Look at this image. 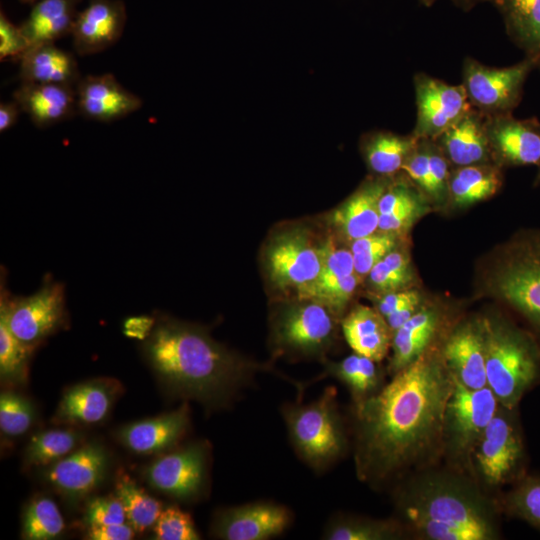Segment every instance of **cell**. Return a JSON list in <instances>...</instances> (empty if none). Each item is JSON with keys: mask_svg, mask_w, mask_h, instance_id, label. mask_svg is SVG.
Here are the masks:
<instances>
[{"mask_svg": "<svg viewBox=\"0 0 540 540\" xmlns=\"http://www.w3.org/2000/svg\"><path fill=\"white\" fill-rule=\"evenodd\" d=\"M444 335L353 408L354 463L361 482L394 486L441 464L444 412L454 384L442 355Z\"/></svg>", "mask_w": 540, "mask_h": 540, "instance_id": "obj_1", "label": "cell"}, {"mask_svg": "<svg viewBox=\"0 0 540 540\" xmlns=\"http://www.w3.org/2000/svg\"><path fill=\"white\" fill-rule=\"evenodd\" d=\"M23 4L33 5L37 0H19Z\"/></svg>", "mask_w": 540, "mask_h": 540, "instance_id": "obj_53", "label": "cell"}, {"mask_svg": "<svg viewBox=\"0 0 540 540\" xmlns=\"http://www.w3.org/2000/svg\"><path fill=\"white\" fill-rule=\"evenodd\" d=\"M367 278L371 288L381 295L404 290L413 279L409 255L396 247L374 265Z\"/></svg>", "mask_w": 540, "mask_h": 540, "instance_id": "obj_38", "label": "cell"}, {"mask_svg": "<svg viewBox=\"0 0 540 540\" xmlns=\"http://www.w3.org/2000/svg\"><path fill=\"white\" fill-rule=\"evenodd\" d=\"M488 294L516 312L540 344V229L518 231L496 253Z\"/></svg>", "mask_w": 540, "mask_h": 540, "instance_id": "obj_5", "label": "cell"}, {"mask_svg": "<svg viewBox=\"0 0 540 540\" xmlns=\"http://www.w3.org/2000/svg\"><path fill=\"white\" fill-rule=\"evenodd\" d=\"M378 364L379 362L354 352L337 362L325 361L324 372L314 382L325 376L337 379L347 387L353 408H356L385 385L384 373Z\"/></svg>", "mask_w": 540, "mask_h": 540, "instance_id": "obj_31", "label": "cell"}, {"mask_svg": "<svg viewBox=\"0 0 540 540\" xmlns=\"http://www.w3.org/2000/svg\"><path fill=\"white\" fill-rule=\"evenodd\" d=\"M20 107L16 101L2 102L0 104V132H5L17 123Z\"/></svg>", "mask_w": 540, "mask_h": 540, "instance_id": "obj_50", "label": "cell"}, {"mask_svg": "<svg viewBox=\"0 0 540 540\" xmlns=\"http://www.w3.org/2000/svg\"><path fill=\"white\" fill-rule=\"evenodd\" d=\"M291 522L290 511L272 502H254L222 510L215 535L225 540H265L280 535Z\"/></svg>", "mask_w": 540, "mask_h": 540, "instance_id": "obj_17", "label": "cell"}, {"mask_svg": "<svg viewBox=\"0 0 540 540\" xmlns=\"http://www.w3.org/2000/svg\"><path fill=\"white\" fill-rule=\"evenodd\" d=\"M536 66L529 58L508 67H489L473 58L463 62L462 85L470 105L487 116L512 114Z\"/></svg>", "mask_w": 540, "mask_h": 540, "instance_id": "obj_10", "label": "cell"}, {"mask_svg": "<svg viewBox=\"0 0 540 540\" xmlns=\"http://www.w3.org/2000/svg\"><path fill=\"white\" fill-rule=\"evenodd\" d=\"M502 167L494 163L455 167L448 182V197L465 207L496 194L502 187Z\"/></svg>", "mask_w": 540, "mask_h": 540, "instance_id": "obj_32", "label": "cell"}, {"mask_svg": "<svg viewBox=\"0 0 540 540\" xmlns=\"http://www.w3.org/2000/svg\"><path fill=\"white\" fill-rule=\"evenodd\" d=\"M328 540H401L409 539L403 524L395 517L375 519L339 514L331 519L323 533Z\"/></svg>", "mask_w": 540, "mask_h": 540, "instance_id": "obj_33", "label": "cell"}, {"mask_svg": "<svg viewBox=\"0 0 540 540\" xmlns=\"http://www.w3.org/2000/svg\"><path fill=\"white\" fill-rule=\"evenodd\" d=\"M337 317L320 302L299 300L285 307L274 319L275 345L289 353L321 356L334 342Z\"/></svg>", "mask_w": 540, "mask_h": 540, "instance_id": "obj_11", "label": "cell"}, {"mask_svg": "<svg viewBox=\"0 0 540 540\" xmlns=\"http://www.w3.org/2000/svg\"><path fill=\"white\" fill-rule=\"evenodd\" d=\"M421 203L405 207L395 212L380 215L378 231L393 233L398 235L411 225L418 212H420Z\"/></svg>", "mask_w": 540, "mask_h": 540, "instance_id": "obj_47", "label": "cell"}, {"mask_svg": "<svg viewBox=\"0 0 540 540\" xmlns=\"http://www.w3.org/2000/svg\"><path fill=\"white\" fill-rule=\"evenodd\" d=\"M64 520L56 503L48 497L35 498L23 516V536L29 540H50L64 530Z\"/></svg>", "mask_w": 540, "mask_h": 540, "instance_id": "obj_39", "label": "cell"}, {"mask_svg": "<svg viewBox=\"0 0 540 540\" xmlns=\"http://www.w3.org/2000/svg\"><path fill=\"white\" fill-rule=\"evenodd\" d=\"M154 532L158 540L200 539L190 515L176 507H169L161 512Z\"/></svg>", "mask_w": 540, "mask_h": 540, "instance_id": "obj_43", "label": "cell"}, {"mask_svg": "<svg viewBox=\"0 0 540 540\" xmlns=\"http://www.w3.org/2000/svg\"><path fill=\"white\" fill-rule=\"evenodd\" d=\"M537 167H538V171L534 179V186L540 185V163Z\"/></svg>", "mask_w": 540, "mask_h": 540, "instance_id": "obj_52", "label": "cell"}, {"mask_svg": "<svg viewBox=\"0 0 540 540\" xmlns=\"http://www.w3.org/2000/svg\"><path fill=\"white\" fill-rule=\"evenodd\" d=\"M115 392L108 381L93 380L75 385L64 393L56 418L70 423H98L108 415Z\"/></svg>", "mask_w": 540, "mask_h": 540, "instance_id": "obj_29", "label": "cell"}, {"mask_svg": "<svg viewBox=\"0 0 540 540\" xmlns=\"http://www.w3.org/2000/svg\"><path fill=\"white\" fill-rule=\"evenodd\" d=\"M189 408L183 404L177 410L122 427L119 441L138 454L160 453L173 447L186 431Z\"/></svg>", "mask_w": 540, "mask_h": 540, "instance_id": "obj_24", "label": "cell"}, {"mask_svg": "<svg viewBox=\"0 0 540 540\" xmlns=\"http://www.w3.org/2000/svg\"><path fill=\"white\" fill-rule=\"evenodd\" d=\"M419 3L425 7H430L434 3H436L438 0H418ZM454 5L459 7L460 9L464 11H469L473 9L476 5L483 3V2H489V0H450Z\"/></svg>", "mask_w": 540, "mask_h": 540, "instance_id": "obj_51", "label": "cell"}, {"mask_svg": "<svg viewBox=\"0 0 540 540\" xmlns=\"http://www.w3.org/2000/svg\"><path fill=\"white\" fill-rule=\"evenodd\" d=\"M155 324L151 317H132L125 321L124 332L130 337L145 339L150 334Z\"/></svg>", "mask_w": 540, "mask_h": 540, "instance_id": "obj_49", "label": "cell"}, {"mask_svg": "<svg viewBox=\"0 0 540 540\" xmlns=\"http://www.w3.org/2000/svg\"><path fill=\"white\" fill-rule=\"evenodd\" d=\"M433 140L448 162L455 167L494 163L487 135L486 115L472 106Z\"/></svg>", "mask_w": 540, "mask_h": 540, "instance_id": "obj_22", "label": "cell"}, {"mask_svg": "<svg viewBox=\"0 0 540 540\" xmlns=\"http://www.w3.org/2000/svg\"><path fill=\"white\" fill-rule=\"evenodd\" d=\"M126 8L121 0H89L78 12L71 32L73 47L80 56L102 52L121 38Z\"/></svg>", "mask_w": 540, "mask_h": 540, "instance_id": "obj_19", "label": "cell"}, {"mask_svg": "<svg viewBox=\"0 0 540 540\" xmlns=\"http://www.w3.org/2000/svg\"><path fill=\"white\" fill-rule=\"evenodd\" d=\"M336 397V388L330 386L310 404H288L283 408L294 450L316 470L337 461L347 449L346 432Z\"/></svg>", "mask_w": 540, "mask_h": 540, "instance_id": "obj_7", "label": "cell"}, {"mask_svg": "<svg viewBox=\"0 0 540 540\" xmlns=\"http://www.w3.org/2000/svg\"><path fill=\"white\" fill-rule=\"evenodd\" d=\"M527 453L518 407L499 406L470 456V475L488 493L524 477Z\"/></svg>", "mask_w": 540, "mask_h": 540, "instance_id": "obj_6", "label": "cell"}, {"mask_svg": "<svg viewBox=\"0 0 540 540\" xmlns=\"http://www.w3.org/2000/svg\"><path fill=\"white\" fill-rule=\"evenodd\" d=\"M387 186L384 180L365 183L330 214L329 222L350 242L377 232L379 200Z\"/></svg>", "mask_w": 540, "mask_h": 540, "instance_id": "obj_25", "label": "cell"}, {"mask_svg": "<svg viewBox=\"0 0 540 540\" xmlns=\"http://www.w3.org/2000/svg\"><path fill=\"white\" fill-rule=\"evenodd\" d=\"M33 348L18 340L0 318V375L4 380L21 382L26 377Z\"/></svg>", "mask_w": 540, "mask_h": 540, "instance_id": "obj_40", "label": "cell"}, {"mask_svg": "<svg viewBox=\"0 0 540 540\" xmlns=\"http://www.w3.org/2000/svg\"><path fill=\"white\" fill-rule=\"evenodd\" d=\"M443 312L433 305L421 307L392 335V355L387 366V374L392 377L417 360L445 330Z\"/></svg>", "mask_w": 540, "mask_h": 540, "instance_id": "obj_21", "label": "cell"}, {"mask_svg": "<svg viewBox=\"0 0 540 540\" xmlns=\"http://www.w3.org/2000/svg\"><path fill=\"white\" fill-rule=\"evenodd\" d=\"M396 519L409 539L497 540L502 513L497 495L467 473L436 465L393 486Z\"/></svg>", "mask_w": 540, "mask_h": 540, "instance_id": "obj_2", "label": "cell"}, {"mask_svg": "<svg viewBox=\"0 0 540 540\" xmlns=\"http://www.w3.org/2000/svg\"><path fill=\"white\" fill-rule=\"evenodd\" d=\"M396 247L397 235L382 231L352 241L350 250L355 272L362 278L367 276L374 265Z\"/></svg>", "mask_w": 540, "mask_h": 540, "instance_id": "obj_41", "label": "cell"}, {"mask_svg": "<svg viewBox=\"0 0 540 540\" xmlns=\"http://www.w3.org/2000/svg\"><path fill=\"white\" fill-rule=\"evenodd\" d=\"M159 378L174 392L205 404H223L268 370L215 341L202 327L162 317L143 346Z\"/></svg>", "mask_w": 540, "mask_h": 540, "instance_id": "obj_3", "label": "cell"}, {"mask_svg": "<svg viewBox=\"0 0 540 540\" xmlns=\"http://www.w3.org/2000/svg\"><path fill=\"white\" fill-rule=\"evenodd\" d=\"M341 326L346 342L355 353L379 363L388 355L393 334L376 308L355 306L343 318Z\"/></svg>", "mask_w": 540, "mask_h": 540, "instance_id": "obj_27", "label": "cell"}, {"mask_svg": "<svg viewBox=\"0 0 540 540\" xmlns=\"http://www.w3.org/2000/svg\"><path fill=\"white\" fill-rule=\"evenodd\" d=\"M116 497L123 504L126 517L136 531L142 532L155 525L162 512L161 503L127 476L117 482Z\"/></svg>", "mask_w": 540, "mask_h": 540, "instance_id": "obj_37", "label": "cell"}, {"mask_svg": "<svg viewBox=\"0 0 540 540\" xmlns=\"http://www.w3.org/2000/svg\"><path fill=\"white\" fill-rule=\"evenodd\" d=\"M30 47L19 26L13 24L3 10L0 12V60H18Z\"/></svg>", "mask_w": 540, "mask_h": 540, "instance_id": "obj_45", "label": "cell"}, {"mask_svg": "<svg viewBox=\"0 0 540 540\" xmlns=\"http://www.w3.org/2000/svg\"><path fill=\"white\" fill-rule=\"evenodd\" d=\"M420 305H422L420 294L409 289L382 294L376 301V309L385 319L401 309Z\"/></svg>", "mask_w": 540, "mask_h": 540, "instance_id": "obj_46", "label": "cell"}, {"mask_svg": "<svg viewBox=\"0 0 540 540\" xmlns=\"http://www.w3.org/2000/svg\"><path fill=\"white\" fill-rule=\"evenodd\" d=\"M502 16L510 39L540 69V0H489Z\"/></svg>", "mask_w": 540, "mask_h": 540, "instance_id": "obj_30", "label": "cell"}, {"mask_svg": "<svg viewBox=\"0 0 540 540\" xmlns=\"http://www.w3.org/2000/svg\"><path fill=\"white\" fill-rule=\"evenodd\" d=\"M417 141L418 138L413 134L400 136L387 132L375 133L364 144L367 164L379 175H394L402 170Z\"/></svg>", "mask_w": 540, "mask_h": 540, "instance_id": "obj_34", "label": "cell"}, {"mask_svg": "<svg viewBox=\"0 0 540 540\" xmlns=\"http://www.w3.org/2000/svg\"><path fill=\"white\" fill-rule=\"evenodd\" d=\"M486 129L495 164L502 168L539 165L540 122L537 118L486 115Z\"/></svg>", "mask_w": 540, "mask_h": 540, "instance_id": "obj_15", "label": "cell"}, {"mask_svg": "<svg viewBox=\"0 0 540 540\" xmlns=\"http://www.w3.org/2000/svg\"><path fill=\"white\" fill-rule=\"evenodd\" d=\"M134 528L131 524H110L90 526L88 538L92 540H130L134 537Z\"/></svg>", "mask_w": 540, "mask_h": 540, "instance_id": "obj_48", "label": "cell"}, {"mask_svg": "<svg viewBox=\"0 0 540 540\" xmlns=\"http://www.w3.org/2000/svg\"><path fill=\"white\" fill-rule=\"evenodd\" d=\"M127 519L121 501L116 498H94L86 507L84 521L90 526L121 524Z\"/></svg>", "mask_w": 540, "mask_h": 540, "instance_id": "obj_44", "label": "cell"}, {"mask_svg": "<svg viewBox=\"0 0 540 540\" xmlns=\"http://www.w3.org/2000/svg\"><path fill=\"white\" fill-rule=\"evenodd\" d=\"M80 0H37L19 25L30 46L71 35Z\"/></svg>", "mask_w": 540, "mask_h": 540, "instance_id": "obj_28", "label": "cell"}, {"mask_svg": "<svg viewBox=\"0 0 540 540\" xmlns=\"http://www.w3.org/2000/svg\"><path fill=\"white\" fill-rule=\"evenodd\" d=\"M487 386L500 405L518 407L540 380V344L528 330L500 317L480 318Z\"/></svg>", "mask_w": 540, "mask_h": 540, "instance_id": "obj_4", "label": "cell"}, {"mask_svg": "<svg viewBox=\"0 0 540 540\" xmlns=\"http://www.w3.org/2000/svg\"><path fill=\"white\" fill-rule=\"evenodd\" d=\"M325 252L326 242L317 243L306 231L282 233L266 252L270 281L282 290L295 289L299 295L318 278Z\"/></svg>", "mask_w": 540, "mask_h": 540, "instance_id": "obj_12", "label": "cell"}, {"mask_svg": "<svg viewBox=\"0 0 540 540\" xmlns=\"http://www.w3.org/2000/svg\"><path fill=\"white\" fill-rule=\"evenodd\" d=\"M108 468L107 451L99 443L91 442L51 464L44 476L62 494L79 499L104 481Z\"/></svg>", "mask_w": 540, "mask_h": 540, "instance_id": "obj_16", "label": "cell"}, {"mask_svg": "<svg viewBox=\"0 0 540 540\" xmlns=\"http://www.w3.org/2000/svg\"><path fill=\"white\" fill-rule=\"evenodd\" d=\"M35 410L25 397L14 392H2L0 396V428L7 436L24 434L32 425Z\"/></svg>", "mask_w": 540, "mask_h": 540, "instance_id": "obj_42", "label": "cell"}, {"mask_svg": "<svg viewBox=\"0 0 540 540\" xmlns=\"http://www.w3.org/2000/svg\"><path fill=\"white\" fill-rule=\"evenodd\" d=\"M207 447L193 443L159 457L146 469L147 482L171 497L188 500L198 496L205 485Z\"/></svg>", "mask_w": 540, "mask_h": 540, "instance_id": "obj_14", "label": "cell"}, {"mask_svg": "<svg viewBox=\"0 0 540 540\" xmlns=\"http://www.w3.org/2000/svg\"><path fill=\"white\" fill-rule=\"evenodd\" d=\"M75 93L77 113L100 122L119 120L142 106L141 98L125 89L109 73L81 77Z\"/></svg>", "mask_w": 540, "mask_h": 540, "instance_id": "obj_20", "label": "cell"}, {"mask_svg": "<svg viewBox=\"0 0 540 540\" xmlns=\"http://www.w3.org/2000/svg\"><path fill=\"white\" fill-rule=\"evenodd\" d=\"M12 97L21 111L40 128L68 120L77 113L73 86L21 82Z\"/></svg>", "mask_w": 540, "mask_h": 540, "instance_id": "obj_23", "label": "cell"}, {"mask_svg": "<svg viewBox=\"0 0 540 540\" xmlns=\"http://www.w3.org/2000/svg\"><path fill=\"white\" fill-rule=\"evenodd\" d=\"M453 380L444 412L443 460L445 465L470 475L472 450L500 403L488 386L472 389Z\"/></svg>", "mask_w": 540, "mask_h": 540, "instance_id": "obj_8", "label": "cell"}, {"mask_svg": "<svg viewBox=\"0 0 540 540\" xmlns=\"http://www.w3.org/2000/svg\"><path fill=\"white\" fill-rule=\"evenodd\" d=\"M0 293V318L18 340L33 349L67 319L64 286L52 278H45L29 296H14L1 277Z\"/></svg>", "mask_w": 540, "mask_h": 540, "instance_id": "obj_9", "label": "cell"}, {"mask_svg": "<svg viewBox=\"0 0 540 540\" xmlns=\"http://www.w3.org/2000/svg\"><path fill=\"white\" fill-rule=\"evenodd\" d=\"M442 355L457 381L472 389L487 386L480 318L460 322L449 328L442 340Z\"/></svg>", "mask_w": 540, "mask_h": 540, "instance_id": "obj_18", "label": "cell"}, {"mask_svg": "<svg viewBox=\"0 0 540 540\" xmlns=\"http://www.w3.org/2000/svg\"><path fill=\"white\" fill-rule=\"evenodd\" d=\"M18 61L21 82L75 87L81 79L73 54L58 48L54 43L30 46Z\"/></svg>", "mask_w": 540, "mask_h": 540, "instance_id": "obj_26", "label": "cell"}, {"mask_svg": "<svg viewBox=\"0 0 540 540\" xmlns=\"http://www.w3.org/2000/svg\"><path fill=\"white\" fill-rule=\"evenodd\" d=\"M414 88L417 118L412 134L417 138H436L471 108L462 84L450 85L418 73Z\"/></svg>", "mask_w": 540, "mask_h": 540, "instance_id": "obj_13", "label": "cell"}, {"mask_svg": "<svg viewBox=\"0 0 540 540\" xmlns=\"http://www.w3.org/2000/svg\"><path fill=\"white\" fill-rule=\"evenodd\" d=\"M82 435L70 429H51L35 434L25 450V460L32 465H51L70 454Z\"/></svg>", "mask_w": 540, "mask_h": 540, "instance_id": "obj_36", "label": "cell"}, {"mask_svg": "<svg viewBox=\"0 0 540 540\" xmlns=\"http://www.w3.org/2000/svg\"><path fill=\"white\" fill-rule=\"evenodd\" d=\"M497 498L502 513L540 531V475L526 474Z\"/></svg>", "mask_w": 540, "mask_h": 540, "instance_id": "obj_35", "label": "cell"}]
</instances>
